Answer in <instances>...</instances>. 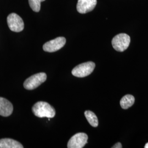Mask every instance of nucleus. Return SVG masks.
<instances>
[{"label":"nucleus","instance_id":"obj_5","mask_svg":"<svg viewBox=\"0 0 148 148\" xmlns=\"http://www.w3.org/2000/svg\"><path fill=\"white\" fill-rule=\"evenodd\" d=\"M7 24L10 29L12 32H21L24 28V23L21 17L17 14L12 13L7 17Z\"/></svg>","mask_w":148,"mask_h":148},{"label":"nucleus","instance_id":"obj_2","mask_svg":"<svg viewBox=\"0 0 148 148\" xmlns=\"http://www.w3.org/2000/svg\"><path fill=\"white\" fill-rule=\"evenodd\" d=\"M131 42L130 37L124 33L116 35L112 40V46L118 52H123L128 47Z\"/></svg>","mask_w":148,"mask_h":148},{"label":"nucleus","instance_id":"obj_8","mask_svg":"<svg viewBox=\"0 0 148 148\" xmlns=\"http://www.w3.org/2000/svg\"><path fill=\"white\" fill-rule=\"evenodd\" d=\"M97 3V0H78L77 11L81 14L87 13L95 9Z\"/></svg>","mask_w":148,"mask_h":148},{"label":"nucleus","instance_id":"obj_10","mask_svg":"<svg viewBox=\"0 0 148 148\" xmlns=\"http://www.w3.org/2000/svg\"><path fill=\"white\" fill-rule=\"evenodd\" d=\"M21 143L10 138L0 139V148H23Z\"/></svg>","mask_w":148,"mask_h":148},{"label":"nucleus","instance_id":"obj_4","mask_svg":"<svg viewBox=\"0 0 148 148\" xmlns=\"http://www.w3.org/2000/svg\"><path fill=\"white\" fill-rule=\"evenodd\" d=\"M46 79L47 75L45 73L35 74L25 81L24 87L27 90H34L45 82Z\"/></svg>","mask_w":148,"mask_h":148},{"label":"nucleus","instance_id":"obj_9","mask_svg":"<svg viewBox=\"0 0 148 148\" xmlns=\"http://www.w3.org/2000/svg\"><path fill=\"white\" fill-rule=\"evenodd\" d=\"M13 106L9 101L4 98L0 97V115L7 117L13 112Z\"/></svg>","mask_w":148,"mask_h":148},{"label":"nucleus","instance_id":"obj_1","mask_svg":"<svg viewBox=\"0 0 148 148\" xmlns=\"http://www.w3.org/2000/svg\"><path fill=\"white\" fill-rule=\"evenodd\" d=\"M32 112L38 117H46L48 119L55 116L56 110L52 106L45 101L37 102L32 107Z\"/></svg>","mask_w":148,"mask_h":148},{"label":"nucleus","instance_id":"obj_15","mask_svg":"<svg viewBox=\"0 0 148 148\" xmlns=\"http://www.w3.org/2000/svg\"><path fill=\"white\" fill-rule=\"evenodd\" d=\"M144 148H148V143H147V144L145 145Z\"/></svg>","mask_w":148,"mask_h":148},{"label":"nucleus","instance_id":"obj_12","mask_svg":"<svg viewBox=\"0 0 148 148\" xmlns=\"http://www.w3.org/2000/svg\"><path fill=\"white\" fill-rule=\"evenodd\" d=\"M85 116L92 127H97L98 126V120L94 112L90 110H87L85 112Z\"/></svg>","mask_w":148,"mask_h":148},{"label":"nucleus","instance_id":"obj_7","mask_svg":"<svg viewBox=\"0 0 148 148\" xmlns=\"http://www.w3.org/2000/svg\"><path fill=\"white\" fill-rule=\"evenodd\" d=\"M88 136L84 133H78L70 139L68 148H82L87 143Z\"/></svg>","mask_w":148,"mask_h":148},{"label":"nucleus","instance_id":"obj_3","mask_svg":"<svg viewBox=\"0 0 148 148\" xmlns=\"http://www.w3.org/2000/svg\"><path fill=\"white\" fill-rule=\"evenodd\" d=\"M95 64L92 62L81 64L73 69L71 73L74 76L84 77L91 74L95 68Z\"/></svg>","mask_w":148,"mask_h":148},{"label":"nucleus","instance_id":"obj_6","mask_svg":"<svg viewBox=\"0 0 148 148\" xmlns=\"http://www.w3.org/2000/svg\"><path fill=\"white\" fill-rule=\"evenodd\" d=\"M66 43V39L64 37H58L54 40L45 43L43 46V49L47 52H54L62 47Z\"/></svg>","mask_w":148,"mask_h":148},{"label":"nucleus","instance_id":"obj_13","mask_svg":"<svg viewBox=\"0 0 148 148\" xmlns=\"http://www.w3.org/2000/svg\"><path fill=\"white\" fill-rule=\"evenodd\" d=\"M45 0H29V3L32 10L35 12H38L41 8V2Z\"/></svg>","mask_w":148,"mask_h":148},{"label":"nucleus","instance_id":"obj_11","mask_svg":"<svg viewBox=\"0 0 148 148\" xmlns=\"http://www.w3.org/2000/svg\"><path fill=\"white\" fill-rule=\"evenodd\" d=\"M135 98L132 95H127L122 98L120 101V105L123 109H127L134 104Z\"/></svg>","mask_w":148,"mask_h":148},{"label":"nucleus","instance_id":"obj_14","mask_svg":"<svg viewBox=\"0 0 148 148\" xmlns=\"http://www.w3.org/2000/svg\"><path fill=\"white\" fill-rule=\"evenodd\" d=\"M122 148V144L120 142H118V143H116L114 146L112 147V148Z\"/></svg>","mask_w":148,"mask_h":148}]
</instances>
